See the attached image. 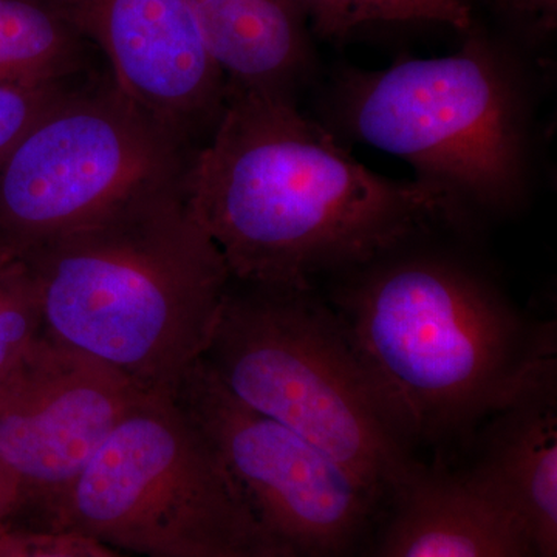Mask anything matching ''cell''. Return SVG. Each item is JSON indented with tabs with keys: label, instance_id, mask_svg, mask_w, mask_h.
Segmentation results:
<instances>
[{
	"label": "cell",
	"instance_id": "obj_1",
	"mask_svg": "<svg viewBox=\"0 0 557 557\" xmlns=\"http://www.w3.org/2000/svg\"><path fill=\"white\" fill-rule=\"evenodd\" d=\"M183 189L231 277L262 287L311 289L457 214L438 190L359 163L293 98L236 87Z\"/></svg>",
	"mask_w": 557,
	"mask_h": 557
},
{
	"label": "cell",
	"instance_id": "obj_2",
	"mask_svg": "<svg viewBox=\"0 0 557 557\" xmlns=\"http://www.w3.org/2000/svg\"><path fill=\"white\" fill-rule=\"evenodd\" d=\"M185 175L120 201L20 262L42 336L174 397L203 357L231 273L186 203Z\"/></svg>",
	"mask_w": 557,
	"mask_h": 557
},
{
	"label": "cell",
	"instance_id": "obj_3",
	"mask_svg": "<svg viewBox=\"0 0 557 557\" xmlns=\"http://www.w3.org/2000/svg\"><path fill=\"white\" fill-rule=\"evenodd\" d=\"M358 271L333 310L412 448L555 392V329L523 318L485 274L443 255Z\"/></svg>",
	"mask_w": 557,
	"mask_h": 557
},
{
	"label": "cell",
	"instance_id": "obj_4",
	"mask_svg": "<svg viewBox=\"0 0 557 557\" xmlns=\"http://www.w3.org/2000/svg\"><path fill=\"white\" fill-rule=\"evenodd\" d=\"M200 361L231 397L309 440L376 498L395 496L423 467L335 310L311 289L233 278Z\"/></svg>",
	"mask_w": 557,
	"mask_h": 557
},
{
	"label": "cell",
	"instance_id": "obj_5",
	"mask_svg": "<svg viewBox=\"0 0 557 557\" xmlns=\"http://www.w3.org/2000/svg\"><path fill=\"white\" fill-rule=\"evenodd\" d=\"M351 137L406 161L457 209H511L527 185L522 84L482 40L457 53L351 72L336 87Z\"/></svg>",
	"mask_w": 557,
	"mask_h": 557
},
{
	"label": "cell",
	"instance_id": "obj_6",
	"mask_svg": "<svg viewBox=\"0 0 557 557\" xmlns=\"http://www.w3.org/2000/svg\"><path fill=\"white\" fill-rule=\"evenodd\" d=\"M42 530L75 531L143 557H237L274 545L168 395H145L121 418Z\"/></svg>",
	"mask_w": 557,
	"mask_h": 557
},
{
	"label": "cell",
	"instance_id": "obj_7",
	"mask_svg": "<svg viewBox=\"0 0 557 557\" xmlns=\"http://www.w3.org/2000/svg\"><path fill=\"white\" fill-rule=\"evenodd\" d=\"M194 153L112 78L79 84L0 160V259L20 260L183 177Z\"/></svg>",
	"mask_w": 557,
	"mask_h": 557
},
{
	"label": "cell",
	"instance_id": "obj_8",
	"mask_svg": "<svg viewBox=\"0 0 557 557\" xmlns=\"http://www.w3.org/2000/svg\"><path fill=\"white\" fill-rule=\"evenodd\" d=\"M174 398L277 548L292 557H339L350 547L379 500L357 475L231 397L201 361Z\"/></svg>",
	"mask_w": 557,
	"mask_h": 557
},
{
	"label": "cell",
	"instance_id": "obj_9",
	"mask_svg": "<svg viewBox=\"0 0 557 557\" xmlns=\"http://www.w3.org/2000/svg\"><path fill=\"white\" fill-rule=\"evenodd\" d=\"M145 395L115 370L46 336L0 380V458L21 483L20 528L46 525L113 428Z\"/></svg>",
	"mask_w": 557,
	"mask_h": 557
},
{
	"label": "cell",
	"instance_id": "obj_10",
	"mask_svg": "<svg viewBox=\"0 0 557 557\" xmlns=\"http://www.w3.org/2000/svg\"><path fill=\"white\" fill-rule=\"evenodd\" d=\"M110 65L113 84L197 152L218 126L228 83L186 0H54Z\"/></svg>",
	"mask_w": 557,
	"mask_h": 557
},
{
	"label": "cell",
	"instance_id": "obj_11",
	"mask_svg": "<svg viewBox=\"0 0 557 557\" xmlns=\"http://www.w3.org/2000/svg\"><path fill=\"white\" fill-rule=\"evenodd\" d=\"M556 392L494 417L465 471L507 520L527 557H557Z\"/></svg>",
	"mask_w": 557,
	"mask_h": 557
},
{
	"label": "cell",
	"instance_id": "obj_12",
	"mask_svg": "<svg viewBox=\"0 0 557 557\" xmlns=\"http://www.w3.org/2000/svg\"><path fill=\"white\" fill-rule=\"evenodd\" d=\"M394 498L379 557H527L467 472L423 465Z\"/></svg>",
	"mask_w": 557,
	"mask_h": 557
},
{
	"label": "cell",
	"instance_id": "obj_13",
	"mask_svg": "<svg viewBox=\"0 0 557 557\" xmlns=\"http://www.w3.org/2000/svg\"><path fill=\"white\" fill-rule=\"evenodd\" d=\"M228 87L295 100L310 67L304 16L289 0H186Z\"/></svg>",
	"mask_w": 557,
	"mask_h": 557
},
{
	"label": "cell",
	"instance_id": "obj_14",
	"mask_svg": "<svg viewBox=\"0 0 557 557\" xmlns=\"http://www.w3.org/2000/svg\"><path fill=\"white\" fill-rule=\"evenodd\" d=\"M87 44L54 0H0V83H72Z\"/></svg>",
	"mask_w": 557,
	"mask_h": 557
},
{
	"label": "cell",
	"instance_id": "obj_15",
	"mask_svg": "<svg viewBox=\"0 0 557 557\" xmlns=\"http://www.w3.org/2000/svg\"><path fill=\"white\" fill-rule=\"evenodd\" d=\"M314 30L325 38H346L351 32L380 22H434L467 30L471 10L467 0H289Z\"/></svg>",
	"mask_w": 557,
	"mask_h": 557
},
{
	"label": "cell",
	"instance_id": "obj_16",
	"mask_svg": "<svg viewBox=\"0 0 557 557\" xmlns=\"http://www.w3.org/2000/svg\"><path fill=\"white\" fill-rule=\"evenodd\" d=\"M42 338L35 296L20 262L5 259L0 277V380L9 376Z\"/></svg>",
	"mask_w": 557,
	"mask_h": 557
},
{
	"label": "cell",
	"instance_id": "obj_17",
	"mask_svg": "<svg viewBox=\"0 0 557 557\" xmlns=\"http://www.w3.org/2000/svg\"><path fill=\"white\" fill-rule=\"evenodd\" d=\"M79 84L83 83L72 81L46 86L0 83V160Z\"/></svg>",
	"mask_w": 557,
	"mask_h": 557
},
{
	"label": "cell",
	"instance_id": "obj_18",
	"mask_svg": "<svg viewBox=\"0 0 557 557\" xmlns=\"http://www.w3.org/2000/svg\"><path fill=\"white\" fill-rule=\"evenodd\" d=\"M0 557H123L98 539L67 530L13 528L0 534Z\"/></svg>",
	"mask_w": 557,
	"mask_h": 557
},
{
	"label": "cell",
	"instance_id": "obj_19",
	"mask_svg": "<svg viewBox=\"0 0 557 557\" xmlns=\"http://www.w3.org/2000/svg\"><path fill=\"white\" fill-rule=\"evenodd\" d=\"M0 505L9 509L14 519V528L20 527L24 497L22 487L14 472L0 458Z\"/></svg>",
	"mask_w": 557,
	"mask_h": 557
},
{
	"label": "cell",
	"instance_id": "obj_20",
	"mask_svg": "<svg viewBox=\"0 0 557 557\" xmlns=\"http://www.w3.org/2000/svg\"><path fill=\"white\" fill-rule=\"evenodd\" d=\"M237 557H292L287 553L282 552L274 545H267V547H260L251 549V552L244 553V555Z\"/></svg>",
	"mask_w": 557,
	"mask_h": 557
},
{
	"label": "cell",
	"instance_id": "obj_21",
	"mask_svg": "<svg viewBox=\"0 0 557 557\" xmlns=\"http://www.w3.org/2000/svg\"><path fill=\"white\" fill-rule=\"evenodd\" d=\"M14 528V519L11 516L9 509L3 508L0 505V534L7 533V531L13 530Z\"/></svg>",
	"mask_w": 557,
	"mask_h": 557
},
{
	"label": "cell",
	"instance_id": "obj_22",
	"mask_svg": "<svg viewBox=\"0 0 557 557\" xmlns=\"http://www.w3.org/2000/svg\"><path fill=\"white\" fill-rule=\"evenodd\" d=\"M531 2L539 7V9H545L548 11H555L556 9V0H531Z\"/></svg>",
	"mask_w": 557,
	"mask_h": 557
},
{
	"label": "cell",
	"instance_id": "obj_23",
	"mask_svg": "<svg viewBox=\"0 0 557 557\" xmlns=\"http://www.w3.org/2000/svg\"><path fill=\"white\" fill-rule=\"evenodd\" d=\"M3 270H5V259H0V277H2Z\"/></svg>",
	"mask_w": 557,
	"mask_h": 557
}]
</instances>
